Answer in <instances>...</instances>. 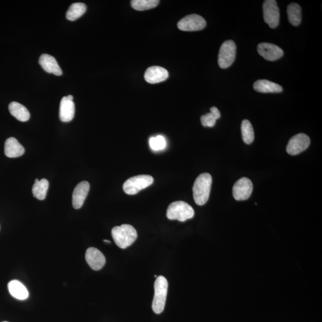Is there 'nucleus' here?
<instances>
[{
	"mask_svg": "<svg viewBox=\"0 0 322 322\" xmlns=\"http://www.w3.org/2000/svg\"><path fill=\"white\" fill-rule=\"evenodd\" d=\"M264 20L271 28H276L280 21L279 9L275 0H266L263 6Z\"/></svg>",
	"mask_w": 322,
	"mask_h": 322,
	"instance_id": "nucleus-7",
	"label": "nucleus"
},
{
	"mask_svg": "<svg viewBox=\"0 0 322 322\" xmlns=\"http://www.w3.org/2000/svg\"><path fill=\"white\" fill-rule=\"evenodd\" d=\"M39 63L47 73L53 74L55 75H62V71L60 68L58 63L53 56L48 54L41 55Z\"/></svg>",
	"mask_w": 322,
	"mask_h": 322,
	"instance_id": "nucleus-15",
	"label": "nucleus"
},
{
	"mask_svg": "<svg viewBox=\"0 0 322 322\" xmlns=\"http://www.w3.org/2000/svg\"><path fill=\"white\" fill-rule=\"evenodd\" d=\"M169 76V72L158 66L149 68L145 74V80L150 84H157L166 81Z\"/></svg>",
	"mask_w": 322,
	"mask_h": 322,
	"instance_id": "nucleus-14",
	"label": "nucleus"
},
{
	"mask_svg": "<svg viewBox=\"0 0 322 322\" xmlns=\"http://www.w3.org/2000/svg\"><path fill=\"white\" fill-rule=\"evenodd\" d=\"M158 0H133L131 4L134 9L143 11L153 9L158 5Z\"/></svg>",
	"mask_w": 322,
	"mask_h": 322,
	"instance_id": "nucleus-26",
	"label": "nucleus"
},
{
	"mask_svg": "<svg viewBox=\"0 0 322 322\" xmlns=\"http://www.w3.org/2000/svg\"><path fill=\"white\" fill-rule=\"evenodd\" d=\"M86 10V5L82 2H76L72 4L69 8L66 17L69 21H75L83 15Z\"/></svg>",
	"mask_w": 322,
	"mask_h": 322,
	"instance_id": "nucleus-22",
	"label": "nucleus"
},
{
	"mask_svg": "<svg viewBox=\"0 0 322 322\" xmlns=\"http://www.w3.org/2000/svg\"><path fill=\"white\" fill-rule=\"evenodd\" d=\"M9 110L10 114L21 122H26L30 118V113L26 107L16 101L9 104Z\"/></svg>",
	"mask_w": 322,
	"mask_h": 322,
	"instance_id": "nucleus-19",
	"label": "nucleus"
},
{
	"mask_svg": "<svg viewBox=\"0 0 322 322\" xmlns=\"http://www.w3.org/2000/svg\"><path fill=\"white\" fill-rule=\"evenodd\" d=\"M149 145L154 151L164 150L167 146L166 140L162 136L152 137L149 140Z\"/></svg>",
	"mask_w": 322,
	"mask_h": 322,
	"instance_id": "nucleus-27",
	"label": "nucleus"
},
{
	"mask_svg": "<svg viewBox=\"0 0 322 322\" xmlns=\"http://www.w3.org/2000/svg\"><path fill=\"white\" fill-rule=\"evenodd\" d=\"M310 144V139L307 135L299 133L292 137L286 147V151L291 155H296L307 149Z\"/></svg>",
	"mask_w": 322,
	"mask_h": 322,
	"instance_id": "nucleus-9",
	"label": "nucleus"
},
{
	"mask_svg": "<svg viewBox=\"0 0 322 322\" xmlns=\"http://www.w3.org/2000/svg\"><path fill=\"white\" fill-rule=\"evenodd\" d=\"M8 288L11 295L15 298L24 300L27 298L29 293L26 288L18 280H13L8 284Z\"/></svg>",
	"mask_w": 322,
	"mask_h": 322,
	"instance_id": "nucleus-20",
	"label": "nucleus"
},
{
	"mask_svg": "<svg viewBox=\"0 0 322 322\" xmlns=\"http://www.w3.org/2000/svg\"><path fill=\"white\" fill-rule=\"evenodd\" d=\"M212 177L208 173H203L195 180L193 193L195 202L198 205L205 204L208 201L211 192Z\"/></svg>",
	"mask_w": 322,
	"mask_h": 322,
	"instance_id": "nucleus-1",
	"label": "nucleus"
},
{
	"mask_svg": "<svg viewBox=\"0 0 322 322\" xmlns=\"http://www.w3.org/2000/svg\"><path fill=\"white\" fill-rule=\"evenodd\" d=\"M253 185L249 178L243 177L236 181L233 188V195L236 200L248 199L252 194Z\"/></svg>",
	"mask_w": 322,
	"mask_h": 322,
	"instance_id": "nucleus-10",
	"label": "nucleus"
},
{
	"mask_svg": "<svg viewBox=\"0 0 322 322\" xmlns=\"http://www.w3.org/2000/svg\"><path fill=\"white\" fill-rule=\"evenodd\" d=\"M210 113L202 115L200 118L202 125L208 127H213L216 125V121L219 120L221 115L219 109L216 107H212L210 109Z\"/></svg>",
	"mask_w": 322,
	"mask_h": 322,
	"instance_id": "nucleus-24",
	"label": "nucleus"
},
{
	"mask_svg": "<svg viewBox=\"0 0 322 322\" xmlns=\"http://www.w3.org/2000/svg\"><path fill=\"white\" fill-rule=\"evenodd\" d=\"M168 288L169 283L166 278L162 276H158L154 285L155 295L152 302L153 311L158 315L163 312L166 306Z\"/></svg>",
	"mask_w": 322,
	"mask_h": 322,
	"instance_id": "nucleus-3",
	"label": "nucleus"
},
{
	"mask_svg": "<svg viewBox=\"0 0 322 322\" xmlns=\"http://www.w3.org/2000/svg\"><path fill=\"white\" fill-rule=\"evenodd\" d=\"M90 184L88 181H81L77 184L73 194V207L76 210L83 205L85 199L90 191Z\"/></svg>",
	"mask_w": 322,
	"mask_h": 322,
	"instance_id": "nucleus-13",
	"label": "nucleus"
},
{
	"mask_svg": "<svg viewBox=\"0 0 322 322\" xmlns=\"http://www.w3.org/2000/svg\"><path fill=\"white\" fill-rule=\"evenodd\" d=\"M112 236L115 243L118 247L125 249L131 246L136 240L137 233L132 225L123 224L112 228Z\"/></svg>",
	"mask_w": 322,
	"mask_h": 322,
	"instance_id": "nucleus-2",
	"label": "nucleus"
},
{
	"mask_svg": "<svg viewBox=\"0 0 322 322\" xmlns=\"http://www.w3.org/2000/svg\"><path fill=\"white\" fill-rule=\"evenodd\" d=\"M85 260L90 268L94 271H99L102 269L106 263V258L102 252L93 247L87 249L85 253Z\"/></svg>",
	"mask_w": 322,
	"mask_h": 322,
	"instance_id": "nucleus-12",
	"label": "nucleus"
},
{
	"mask_svg": "<svg viewBox=\"0 0 322 322\" xmlns=\"http://www.w3.org/2000/svg\"><path fill=\"white\" fill-rule=\"evenodd\" d=\"M206 21L202 16L193 14L181 19L177 24L178 28L183 31H198L205 28Z\"/></svg>",
	"mask_w": 322,
	"mask_h": 322,
	"instance_id": "nucleus-8",
	"label": "nucleus"
},
{
	"mask_svg": "<svg viewBox=\"0 0 322 322\" xmlns=\"http://www.w3.org/2000/svg\"><path fill=\"white\" fill-rule=\"evenodd\" d=\"M104 242H106V243H111V241H107V240H104L103 241Z\"/></svg>",
	"mask_w": 322,
	"mask_h": 322,
	"instance_id": "nucleus-29",
	"label": "nucleus"
},
{
	"mask_svg": "<svg viewBox=\"0 0 322 322\" xmlns=\"http://www.w3.org/2000/svg\"><path fill=\"white\" fill-rule=\"evenodd\" d=\"M194 215L195 211L192 206L183 201L171 203L167 211L168 219L182 222L193 218Z\"/></svg>",
	"mask_w": 322,
	"mask_h": 322,
	"instance_id": "nucleus-4",
	"label": "nucleus"
},
{
	"mask_svg": "<svg viewBox=\"0 0 322 322\" xmlns=\"http://www.w3.org/2000/svg\"><path fill=\"white\" fill-rule=\"evenodd\" d=\"M153 183V178L149 175H139L128 178L123 185L124 191L128 195L137 194Z\"/></svg>",
	"mask_w": 322,
	"mask_h": 322,
	"instance_id": "nucleus-5",
	"label": "nucleus"
},
{
	"mask_svg": "<svg viewBox=\"0 0 322 322\" xmlns=\"http://www.w3.org/2000/svg\"><path fill=\"white\" fill-rule=\"evenodd\" d=\"M258 53L269 61H275L281 58L284 54L283 50L273 44L263 43L258 45Z\"/></svg>",
	"mask_w": 322,
	"mask_h": 322,
	"instance_id": "nucleus-11",
	"label": "nucleus"
},
{
	"mask_svg": "<svg viewBox=\"0 0 322 322\" xmlns=\"http://www.w3.org/2000/svg\"><path fill=\"white\" fill-rule=\"evenodd\" d=\"M49 186V182L46 178L35 179V183L33 185L32 192L34 197L38 200L45 199Z\"/></svg>",
	"mask_w": 322,
	"mask_h": 322,
	"instance_id": "nucleus-21",
	"label": "nucleus"
},
{
	"mask_svg": "<svg viewBox=\"0 0 322 322\" xmlns=\"http://www.w3.org/2000/svg\"><path fill=\"white\" fill-rule=\"evenodd\" d=\"M4 153L9 158H18L24 155L25 149L15 137H10L5 142Z\"/></svg>",
	"mask_w": 322,
	"mask_h": 322,
	"instance_id": "nucleus-17",
	"label": "nucleus"
},
{
	"mask_svg": "<svg viewBox=\"0 0 322 322\" xmlns=\"http://www.w3.org/2000/svg\"><path fill=\"white\" fill-rule=\"evenodd\" d=\"M75 115V104L68 100L67 96L62 99L60 104L59 117L62 122H70Z\"/></svg>",
	"mask_w": 322,
	"mask_h": 322,
	"instance_id": "nucleus-16",
	"label": "nucleus"
},
{
	"mask_svg": "<svg viewBox=\"0 0 322 322\" xmlns=\"http://www.w3.org/2000/svg\"></svg>",
	"mask_w": 322,
	"mask_h": 322,
	"instance_id": "nucleus-30",
	"label": "nucleus"
},
{
	"mask_svg": "<svg viewBox=\"0 0 322 322\" xmlns=\"http://www.w3.org/2000/svg\"><path fill=\"white\" fill-rule=\"evenodd\" d=\"M242 139L246 144L249 145L254 140V131L251 123L247 120L242 121L241 125Z\"/></svg>",
	"mask_w": 322,
	"mask_h": 322,
	"instance_id": "nucleus-25",
	"label": "nucleus"
},
{
	"mask_svg": "<svg viewBox=\"0 0 322 322\" xmlns=\"http://www.w3.org/2000/svg\"><path fill=\"white\" fill-rule=\"evenodd\" d=\"M236 54V46L232 40H227L223 43L220 49L218 63L222 69L230 67L235 61Z\"/></svg>",
	"mask_w": 322,
	"mask_h": 322,
	"instance_id": "nucleus-6",
	"label": "nucleus"
},
{
	"mask_svg": "<svg viewBox=\"0 0 322 322\" xmlns=\"http://www.w3.org/2000/svg\"><path fill=\"white\" fill-rule=\"evenodd\" d=\"M289 21L294 26H298L301 22V8L298 4L291 3L287 9Z\"/></svg>",
	"mask_w": 322,
	"mask_h": 322,
	"instance_id": "nucleus-23",
	"label": "nucleus"
},
{
	"mask_svg": "<svg viewBox=\"0 0 322 322\" xmlns=\"http://www.w3.org/2000/svg\"><path fill=\"white\" fill-rule=\"evenodd\" d=\"M67 98L68 99V100H70L71 101H73L74 97H73V96L69 95V96H67Z\"/></svg>",
	"mask_w": 322,
	"mask_h": 322,
	"instance_id": "nucleus-28",
	"label": "nucleus"
},
{
	"mask_svg": "<svg viewBox=\"0 0 322 322\" xmlns=\"http://www.w3.org/2000/svg\"><path fill=\"white\" fill-rule=\"evenodd\" d=\"M254 89L256 92L263 93H280L283 91V88L280 85L266 79L256 81L254 84Z\"/></svg>",
	"mask_w": 322,
	"mask_h": 322,
	"instance_id": "nucleus-18",
	"label": "nucleus"
}]
</instances>
